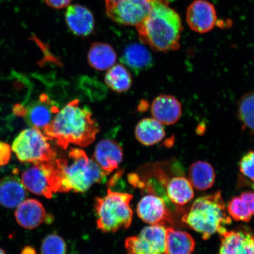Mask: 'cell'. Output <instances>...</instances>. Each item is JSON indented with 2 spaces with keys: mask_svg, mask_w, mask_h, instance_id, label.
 <instances>
[{
  "mask_svg": "<svg viewBox=\"0 0 254 254\" xmlns=\"http://www.w3.org/2000/svg\"><path fill=\"white\" fill-rule=\"evenodd\" d=\"M33 164L21 174V182L28 191L47 198L61 191L63 174L58 159Z\"/></svg>",
  "mask_w": 254,
  "mask_h": 254,
  "instance_id": "6",
  "label": "cell"
},
{
  "mask_svg": "<svg viewBox=\"0 0 254 254\" xmlns=\"http://www.w3.org/2000/svg\"><path fill=\"white\" fill-rule=\"evenodd\" d=\"M122 61L136 72L150 68L153 64L151 53L147 48L138 43L131 44L126 47Z\"/></svg>",
  "mask_w": 254,
  "mask_h": 254,
  "instance_id": "19",
  "label": "cell"
},
{
  "mask_svg": "<svg viewBox=\"0 0 254 254\" xmlns=\"http://www.w3.org/2000/svg\"><path fill=\"white\" fill-rule=\"evenodd\" d=\"M195 247L194 239L190 234L167 227L166 254H192Z\"/></svg>",
  "mask_w": 254,
  "mask_h": 254,
  "instance_id": "21",
  "label": "cell"
},
{
  "mask_svg": "<svg viewBox=\"0 0 254 254\" xmlns=\"http://www.w3.org/2000/svg\"><path fill=\"white\" fill-rule=\"evenodd\" d=\"M139 39L155 52L179 50L183 25L180 16L167 0L155 3L144 20L136 25Z\"/></svg>",
  "mask_w": 254,
  "mask_h": 254,
  "instance_id": "2",
  "label": "cell"
},
{
  "mask_svg": "<svg viewBox=\"0 0 254 254\" xmlns=\"http://www.w3.org/2000/svg\"><path fill=\"white\" fill-rule=\"evenodd\" d=\"M186 20L192 31L208 33L213 29L217 20L214 5L206 0H195L187 9Z\"/></svg>",
  "mask_w": 254,
  "mask_h": 254,
  "instance_id": "11",
  "label": "cell"
},
{
  "mask_svg": "<svg viewBox=\"0 0 254 254\" xmlns=\"http://www.w3.org/2000/svg\"><path fill=\"white\" fill-rule=\"evenodd\" d=\"M151 112L153 118L162 125H174L182 117V106L173 95H161L152 101Z\"/></svg>",
  "mask_w": 254,
  "mask_h": 254,
  "instance_id": "15",
  "label": "cell"
},
{
  "mask_svg": "<svg viewBox=\"0 0 254 254\" xmlns=\"http://www.w3.org/2000/svg\"><path fill=\"white\" fill-rule=\"evenodd\" d=\"M166 228L158 225L145 227L137 236L127 238V250L129 254H166Z\"/></svg>",
  "mask_w": 254,
  "mask_h": 254,
  "instance_id": "9",
  "label": "cell"
},
{
  "mask_svg": "<svg viewBox=\"0 0 254 254\" xmlns=\"http://www.w3.org/2000/svg\"><path fill=\"white\" fill-rule=\"evenodd\" d=\"M72 0H44L50 7L55 9H62L67 7Z\"/></svg>",
  "mask_w": 254,
  "mask_h": 254,
  "instance_id": "31",
  "label": "cell"
},
{
  "mask_svg": "<svg viewBox=\"0 0 254 254\" xmlns=\"http://www.w3.org/2000/svg\"><path fill=\"white\" fill-rule=\"evenodd\" d=\"M44 134L66 149L69 144L87 147L99 132L91 111L79 105L78 100L71 101L59 111L52 122L43 129Z\"/></svg>",
  "mask_w": 254,
  "mask_h": 254,
  "instance_id": "1",
  "label": "cell"
},
{
  "mask_svg": "<svg viewBox=\"0 0 254 254\" xmlns=\"http://www.w3.org/2000/svg\"><path fill=\"white\" fill-rule=\"evenodd\" d=\"M133 196L127 193L108 190L103 197L95 199L97 227L104 233H115L128 228L132 223L133 212L129 203Z\"/></svg>",
  "mask_w": 254,
  "mask_h": 254,
  "instance_id": "5",
  "label": "cell"
},
{
  "mask_svg": "<svg viewBox=\"0 0 254 254\" xmlns=\"http://www.w3.org/2000/svg\"><path fill=\"white\" fill-rule=\"evenodd\" d=\"M27 196V190L20 178L8 176L0 180V204L2 206L17 208Z\"/></svg>",
  "mask_w": 254,
  "mask_h": 254,
  "instance_id": "18",
  "label": "cell"
},
{
  "mask_svg": "<svg viewBox=\"0 0 254 254\" xmlns=\"http://www.w3.org/2000/svg\"><path fill=\"white\" fill-rule=\"evenodd\" d=\"M227 210L230 217L236 221L249 222L253 216L249 203L240 195L228 202Z\"/></svg>",
  "mask_w": 254,
  "mask_h": 254,
  "instance_id": "27",
  "label": "cell"
},
{
  "mask_svg": "<svg viewBox=\"0 0 254 254\" xmlns=\"http://www.w3.org/2000/svg\"><path fill=\"white\" fill-rule=\"evenodd\" d=\"M105 82L114 91L123 93L131 87L132 79L125 66L117 64L109 69L105 77Z\"/></svg>",
  "mask_w": 254,
  "mask_h": 254,
  "instance_id": "26",
  "label": "cell"
},
{
  "mask_svg": "<svg viewBox=\"0 0 254 254\" xmlns=\"http://www.w3.org/2000/svg\"><path fill=\"white\" fill-rule=\"evenodd\" d=\"M136 139L145 146L160 142L166 136L163 125L154 119H145L139 122L135 128Z\"/></svg>",
  "mask_w": 254,
  "mask_h": 254,
  "instance_id": "23",
  "label": "cell"
},
{
  "mask_svg": "<svg viewBox=\"0 0 254 254\" xmlns=\"http://www.w3.org/2000/svg\"><path fill=\"white\" fill-rule=\"evenodd\" d=\"M88 60L91 66L97 70H108L115 64L117 55L109 44L95 43L89 50Z\"/></svg>",
  "mask_w": 254,
  "mask_h": 254,
  "instance_id": "22",
  "label": "cell"
},
{
  "mask_svg": "<svg viewBox=\"0 0 254 254\" xmlns=\"http://www.w3.org/2000/svg\"><path fill=\"white\" fill-rule=\"evenodd\" d=\"M0 254H6L4 251L1 249V248H0Z\"/></svg>",
  "mask_w": 254,
  "mask_h": 254,
  "instance_id": "34",
  "label": "cell"
},
{
  "mask_svg": "<svg viewBox=\"0 0 254 254\" xmlns=\"http://www.w3.org/2000/svg\"><path fill=\"white\" fill-rule=\"evenodd\" d=\"M136 212L139 218L151 225L166 227L173 224L172 217L164 199L156 195L144 196L138 202Z\"/></svg>",
  "mask_w": 254,
  "mask_h": 254,
  "instance_id": "12",
  "label": "cell"
},
{
  "mask_svg": "<svg viewBox=\"0 0 254 254\" xmlns=\"http://www.w3.org/2000/svg\"><path fill=\"white\" fill-rule=\"evenodd\" d=\"M68 157L69 161L58 159L63 177L61 192H84L106 179L107 175L81 149H71Z\"/></svg>",
  "mask_w": 254,
  "mask_h": 254,
  "instance_id": "4",
  "label": "cell"
},
{
  "mask_svg": "<svg viewBox=\"0 0 254 254\" xmlns=\"http://www.w3.org/2000/svg\"><path fill=\"white\" fill-rule=\"evenodd\" d=\"M188 176L193 188L199 190L211 189L215 182L214 168L204 161H197L190 165Z\"/></svg>",
  "mask_w": 254,
  "mask_h": 254,
  "instance_id": "20",
  "label": "cell"
},
{
  "mask_svg": "<svg viewBox=\"0 0 254 254\" xmlns=\"http://www.w3.org/2000/svg\"><path fill=\"white\" fill-rule=\"evenodd\" d=\"M11 151L7 143L0 141V167L5 166L10 161Z\"/></svg>",
  "mask_w": 254,
  "mask_h": 254,
  "instance_id": "30",
  "label": "cell"
},
{
  "mask_svg": "<svg viewBox=\"0 0 254 254\" xmlns=\"http://www.w3.org/2000/svg\"><path fill=\"white\" fill-rule=\"evenodd\" d=\"M47 214L42 204L33 198L25 199L16 208L15 218L17 223L25 229H34L43 223Z\"/></svg>",
  "mask_w": 254,
  "mask_h": 254,
  "instance_id": "17",
  "label": "cell"
},
{
  "mask_svg": "<svg viewBox=\"0 0 254 254\" xmlns=\"http://www.w3.org/2000/svg\"><path fill=\"white\" fill-rule=\"evenodd\" d=\"M240 196L249 203L253 214L254 215V192L253 191H244L241 193Z\"/></svg>",
  "mask_w": 254,
  "mask_h": 254,
  "instance_id": "32",
  "label": "cell"
},
{
  "mask_svg": "<svg viewBox=\"0 0 254 254\" xmlns=\"http://www.w3.org/2000/svg\"><path fill=\"white\" fill-rule=\"evenodd\" d=\"M161 0H105L106 13L116 23L136 26Z\"/></svg>",
  "mask_w": 254,
  "mask_h": 254,
  "instance_id": "8",
  "label": "cell"
},
{
  "mask_svg": "<svg viewBox=\"0 0 254 254\" xmlns=\"http://www.w3.org/2000/svg\"><path fill=\"white\" fill-rule=\"evenodd\" d=\"M168 198L177 205H184L194 197V191L190 181L182 176L172 178L167 184Z\"/></svg>",
  "mask_w": 254,
  "mask_h": 254,
  "instance_id": "24",
  "label": "cell"
},
{
  "mask_svg": "<svg viewBox=\"0 0 254 254\" xmlns=\"http://www.w3.org/2000/svg\"><path fill=\"white\" fill-rule=\"evenodd\" d=\"M66 24L72 33L78 36H87L93 33L95 20L90 9L81 5H68L65 11Z\"/></svg>",
  "mask_w": 254,
  "mask_h": 254,
  "instance_id": "16",
  "label": "cell"
},
{
  "mask_svg": "<svg viewBox=\"0 0 254 254\" xmlns=\"http://www.w3.org/2000/svg\"><path fill=\"white\" fill-rule=\"evenodd\" d=\"M218 254H254V235L247 231H225L220 234Z\"/></svg>",
  "mask_w": 254,
  "mask_h": 254,
  "instance_id": "13",
  "label": "cell"
},
{
  "mask_svg": "<svg viewBox=\"0 0 254 254\" xmlns=\"http://www.w3.org/2000/svg\"><path fill=\"white\" fill-rule=\"evenodd\" d=\"M239 168L241 173L254 182V150L248 151L241 158Z\"/></svg>",
  "mask_w": 254,
  "mask_h": 254,
  "instance_id": "29",
  "label": "cell"
},
{
  "mask_svg": "<svg viewBox=\"0 0 254 254\" xmlns=\"http://www.w3.org/2000/svg\"><path fill=\"white\" fill-rule=\"evenodd\" d=\"M21 254H37V253L33 247L28 246L24 248Z\"/></svg>",
  "mask_w": 254,
  "mask_h": 254,
  "instance_id": "33",
  "label": "cell"
},
{
  "mask_svg": "<svg viewBox=\"0 0 254 254\" xmlns=\"http://www.w3.org/2000/svg\"><path fill=\"white\" fill-rule=\"evenodd\" d=\"M183 225L201 234L208 240L216 233L226 231L232 218L228 214L222 193L217 191L201 196L193 202L188 212L182 219Z\"/></svg>",
  "mask_w": 254,
  "mask_h": 254,
  "instance_id": "3",
  "label": "cell"
},
{
  "mask_svg": "<svg viewBox=\"0 0 254 254\" xmlns=\"http://www.w3.org/2000/svg\"><path fill=\"white\" fill-rule=\"evenodd\" d=\"M58 107L46 94L40 95L39 99L33 101L26 108L16 106L14 113L23 116L25 122L31 127L43 129L52 122L57 113Z\"/></svg>",
  "mask_w": 254,
  "mask_h": 254,
  "instance_id": "10",
  "label": "cell"
},
{
  "mask_svg": "<svg viewBox=\"0 0 254 254\" xmlns=\"http://www.w3.org/2000/svg\"><path fill=\"white\" fill-rule=\"evenodd\" d=\"M237 117L244 129L254 134V90L243 95L238 101Z\"/></svg>",
  "mask_w": 254,
  "mask_h": 254,
  "instance_id": "25",
  "label": "cell"
},
{
  "mask_svg": "<svg viewBox=\"0 0 254 254\" xmlns=\"http://www.w3.org/2000/svg\"><path fill=\"white\" fill-rule=\"evenodd\" d=\"M50 138L34 127L22 131L12 142L11 150L23 163L36 164L55 160L57 153Z\"/></svg>",
  "mask_w": 254,
  "mask_h": 254,
  "instance_id": "7",
  "label": "cell"
},
{
  "mask_svg": "<svg viewBox=\"0 0 254 254\" xmlns=\"http://www.w3.org/2000/svg\"><path fill=\"white\" fill-rule=\"evenodd\" d=\"M123 159V148L116 141L106 139L95 147L93 160L106 175L118 168Z\"/></svg>",
  "mask_w": 254,
  "mask_h": 254,
  "instance_id": "14",
  "label": "cell"
},
{
  "mask_svg": "<svg viewBox=\"0 0 254 254\" xmlns=\"http://www.w3.org/2000/svg\"><path fill=\"white\" fill-rule=\"evenodd\" d=\"M66 243L57 234H50L44 238L41 247V254H65Z\"/></svg>",
  "mask_w": 254,
  "mask_h": 254,
  "instance_id": "28",
  "label": "cell"
}]
</instances>
